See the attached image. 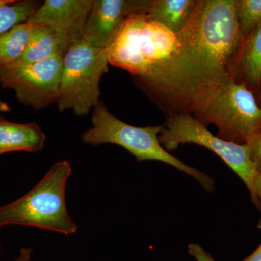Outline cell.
<instances>
[{"label": "cell", "instance_id": "obj_1", "mask_svg": "<svg viewBox=\"0 0 261 261\" xmlns=\"http://www.w3.org/2000/svg\"><path fill=\"white\" fill-rule=\"evenodd\" d=\"M106 51L108 63L129 72L168 115L191 112L201 80L192 20L176 34L147 14L130 15Z\"/></svg>", "mask_w": 261, "mask_h": 261}, {"label": "cell", "instance_id": "obj_2", "mask_svg": "<svg viewBox=\"0 0 261 261\" xmlns=\"http://www.w3.org/2000/svg\"><path fill=\"white\" fill-rule=\"evenodd\" d=\"M71 173L68 161L55 163L28 193L0 207V228L18 225L66 236L76 233L78 226L68 214L65 202V188Z\"/></svg>", "mask_w": 261, "mask_h": 261}, {"label": "cell", "instance_id": "obj_3", "mask_svg": "<svg viewBox=\"0 0 261 261\" xmlns=\"http://www.w3.org/2000/svg\"><path fill=\"white\" fill-rule=\"evenodd\" d=\"M92 124L82 135L84 143L94 146L102 144L121 146L135 156L137 161H156L166 163L195 178L206 191H214L213 178L185 164L164 149L159 138L162 126H132L113 116L102 102H99L94 108Z\"/></svg>", "mask_w": 261, "mask_h": 261}, {"label": "cell", "instance_id": "obj_4", "mask_svg": "<svg viewBox=\"0 0 261 261\" xmlns=\"http://www.w3.org/2000/svg\"><path fill=\"white\" fill-rule=\"evenodd\" d=\"M205 126L213 123L218 137L249 144L261 133V108L251 91L233 77L215 90L193 115Z\"/></svg>", "mask_w": 261, "mask_h": 261}, {"label": "cell", "instance_id": "obj_5", "mask_svg": "<svg viewBox=\"0 0 261 261\" xmlns=\"http://www.w3.org/2000/svg\"><path fill=\"white\" fill-rule=\"evenodd\" d=\"M159 141L165 149L173 151L182 144H196L210 149L241 178L250 191L252 202L259 206L255 193L258 176L248 144H238L216 137L191 114L168 115L162 125Z\"/></svg>", "mask_w": 261, "mask_h": 261}, {"label": "cell", "instance_id": "obj_6", "mask_svg": "<svg viewBox=\"0 0 261 261\" xmlns=\"http://www.w3.org/2000/svg\"><path fill=\"white\" fill-rule=\"evenodd\" d=\"M106 49H96L83 39L63 56L58 108L71 110L76 116L89 114L99 104L101 78L108 71Z\"/></svg>", "mask_w": 261, "mask_h": 261}, {"label": "cell", "instance_id": "obj_7", "mask_svg": "<svg viewBox=\"0 0 261 261\" xmlns=\"http://www.w3.org/2000/svg\"><path fill=\"white\" fill-rule=\"evenodd\" d=\"M63 61V56L58 54L31 64L0 66V84L13 89L19 102L34 109L57 104Z\"/></svg>", "mask_w": 261, "mask_h": 261}, {"label": "cell", "instance_id": "obj_8", "mask_svg": "<svg viewBox=\"0 0 261 261\" xmlns=\"http://www.w3.org/2000/svg\"><path fill=\"white\" fill-rule=\"evenodd\" d=\"M94 0H46L28 23L42 25L56 35L64 56L82 39Z\"/></svg>", "mask_w": 261, "mask_h": 261}, {"label": "cell", "instance_id": "obj_9", "mask_svg": "<svg viewBox=\"0 0 261 261\" xmlns=\"http://www.w3.org/2000/svg\"><path fill=\"white\" fill-rule=\"evenodd\" d=\"M151 1L94 0L82 39L96 49L105 50L128 16L147 14Z\"/></svg>", "mask_w": 261, "mask_h": 261}, {"label": "cell", "instance_id": "obj_10", "mask_svg": "<svg viewBox=\"0 0 261 261\" xmlns=\"http://www.w3.org/2000/svg\"><path fill=\"white\" fill-rule=\"evenodd\" d=\"M45 141L46 135L37 123H14L0 116V154L40 152Z\"/></svg>", "mask_w": 261, "mask_h": 261}, {"label": "cell", "instance_id": "obj_11", "mask_svg": "<svg viewBox=\"0 0 261 261\" xmlns=\"http://www.w3.org/2000/svg\"><path fill=\"white\" fill-rule=\"evenodd\" d=\"M195 0H152L147 16L173 33L181 32L197 7Z\"/></svg>", "mask_w": 261, "mask_h": 261}, {"label": "cell", "instance_id": "obj_12", "mask_svg": "<svg viewBox=\"0 0 261 261\" xmlns=\"http://www.w3.org/2000/svg\"><path fill=\"white\" fill-rule=\"evenodd\" d=\"M58 54L64 56L56 35L46 27L33 25L28 44L23 56L15 64H31L44 61Z\"/></svg>", "mask_w": 261, "mask_h": 261}, {"label": "cell", "instance_id": "obj_13", "mask_svg": "<svg viewBox=\"0 0 261 261\" xmlns=\"http://www.w3.org/2000/svg\"><path fill=\"white\" fill-rule=\"evenodd\" d=\"M32 28V24L25 22L0 35V66L15 64L21 58Z\"/></svg>", "mask_w": 261, "mask_h": 261}, {"label": "cell", "instance_id": "obj_14", "mask_svg": "<svg viewBox=\"0 0 261 261\" xmlns=\"http://www.w3.org/2000/svg\"><path fill=\"white\" fill-rule=\"evenodd\" d=\"M240 68L247 81L253 85L261 82V23L247 35L244 46Z\"/></svg>", "mask_w": 261, "mask_h": 261}, {"label": "cell", "instance_id": "obj_15", "mask_svg": "<svg viewBox=\"0 0 261 261\" xmlns=\"http://www.w3.org/2000/svg\"><path fill=\"white\" fill-rule=\"evenodd\" d=\"M39 7L38 2L31 0H0V35L28 21Z\"/></svg>", "mask_w": 261, "mask_h": 261}, {"label": "cell", "instance_id": "obj_16", "mask_svg": "<svg viewBox=\"0 0 261 261\" xmlns=\"http://www.w3.org/2000/svg\"><path fill=\"white\" fill-rule=\"evenodd\" d=\"M236 15L243 38L261 23V0L236 1Z\"/></svg>", "mask_w": 261, "mask_h": 261}, {"label": "cell", "instance_id": "obj_17", "mask_svg": "<svg viewBox=\"0 0 261 261\" xmlns=\"http://www.w3.org/2000/svg\"><path fill=\"white\" fill-rule=\"evenodd\" d=\"M248 145L252 161L255 163L257 172L261 173V133L257 135Z\"/></svg>", "mask_w": 261, "mask_h": 261}, {"label": "cell", "instance_id": "obj_18", "mask_svg": "<svg viewBox=\"0 0 261 261\" xmlns=\"http://www.w3.org/2000/svg\"><path fill=\"white\" fill-rule=\"evenodd\" d=\"M188 252L197 261H216L203 247L197 243H192L188 245Z\"/></svg>", "mask_w": 261, "mask_h": 261}, {"label": "cell", "instance_id": "obj_19", "mask_svg": "<svg viewBox=\"0 0 261 261\" xmlns=\"http://www.w3.org/2000/svg\"><path fill=\"white\" fill-rule=\"evenodd\" d=\"M18 257L20 261H32V249L23 247L20 249Z\"/></svg>", "mask_w": 261, "mask_h": 261}, {"label": "cell", "instance_id": "obj_20", "mask_svg": "<svg viewBox=\"0 0 261 261\" xmlns=\"http://www.w3.org/2000/svg\"><path fill=\"white\" fill-rule=\"evenodd\" d=\"M255 186L257 201H258L259 205H260L261 207V173H259L256 180H255ZM258 228L261 230V219L258 224Z\"/></svg>", "mask_w": 261, "mask_h": 261}, {"label": "cell", "instance_id": "obj_21", "mask_svg": "<svg viewBox=\"0 0 261 261\" xmlns=\"http://www.w3.org/2000/svg\"><path fill=\"white\" fill-rule=\"evenodd\" d=\"M243 261H261V244L255 252H252L250 256L246 257Z\"/></svg>", "mask_w": 261, "mask_h": 261}, {"label": "cell", "instance_id": "obj_22", "mask_svg": "<svg viewBox=\"0 0 261 261\" xmlns=\"http://www.w3.org/2000/svg\"><path fill=\"white\" fill-rule=\"evenodd\" d=\"M15 261H20V259H19V257H17V258L15 259Z\"/></svg>", "mask_w": 261, "mask_h": 261}, {"label": "cell", "instance_id": "obj_23", "mask_svg": "<svg viewBox=\"0 0 261 261\" xmlns=\"http://www.w3.org/2000/svg\"><path fill=\"white\" fill-rule=\"evenodd\" d=\"M0 251H1V246H0Z\"/></svg>", "mask_w": 261, "mask_h": 261}, {"label": "cell", "instance_id": "obj_24", "mask_svg": "<svg viewBox=\"0 0 261 261\" xmlns=\"http://www.w3.org/2000/svg\"></svg>", "mask_w": 261, "mask_h": 261}]
</instances>
